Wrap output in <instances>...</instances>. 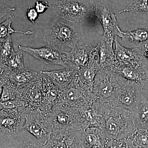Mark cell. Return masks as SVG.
<instances>
[{
  "label": "cell",
  "mask_w": 148,
  "mask_h": 148,
  "mask_svg": "<svg viewBox=\"0 0 148 148\" xmlns=\"http://www.w3.org/2000/svg\"><path fill=\"white\" fill-rule=\"evenodd\" d=\"M100 112L102 118L101 129L108 141L132 140L138 129L130 111L107 102L101 104Z\"/></svg>",
  "instance_id": "cell-1"
},
{
  "label": "cell",
  "mask_w": 148,
  "mask_h": 148,
  "mask_svg": "<svg viewBox=\"0 0 148 148\" xmlns=\"http://www.w3.org/2000/svg\"><path fill=\"white\" fill-rule=\"evenodd\" d=\"M44 34L45 41L62 49H72L84 38L81 23L71 22L59 16L53 17L47 24Z\"/></svg>",
  "instance_id": "cell-2"
},
{
  "label": "cell",
  "mask_w": 148,
  "mask_h": 148,
  "mask_svg": "<svg viewBox=\"0 0 148 148\" xmlns=\"http://www.w3.org/2000/svg\"><path fill=\"white\" fill-rule=\"evenodd\" d=\"M99 101L92 86L82 81L77 71L74 79L68 86L59 90L57 103L81 109L86 108Z\"/></svg>",
  "instance_id": "cell-3"
},
{
  "label": "cell",
  "mask_w": 148,
  "mask_h": 148,
  "mask_svg": "<svg viewBox=\"0 0 148 148\" xmlns=\"http://www.w3.org/2000/svg\"><path fill=\"white\" fill-rule=\"evenodd\" d=\"M49 5L57 16L77 24L94 15V5L88 1L60 0Z\"/></svg>",
  "instance_id": "cell-4"
},
{
  "label": "cell",
  "mask_w": 148,
  "mask_h": 148,
  "mask_svg": "<svg viewBox=\"0 0 148 148\" xmlns=\"http://www.w3.org/2000/svg\"><path fill=\"white\" fill-rule=\"evenodd\" d=\"M50 115L53 120V126L79 131H83L88 127L80 109L56 102Z\"/></svg>",
  "instance_id": "cell-5"
},
{
  "label": "cell",
  "mask_w": 148,
  "mask_h": 148,
  "mask_svg": "<svg viewBox=\"0 0 148 148\" xmlns=\"http://www.w3.org/2000/svg\"><path fill=\"white\" fill-rule=\"evenodd\" d=\"M143 88L138 83L125 79L110 102L114 106L130 111L132 114L145 98L142 92Z\"/></svg>",
  "instance_id": "cell-6"
},
{
  "label": "cell",
  "mask_w": 148,
  "mask_h": 148,
  "mask_svg": "<svg viewBox=\"0 0 148 148\" xmlns=\"http://www.w3.org/2000/svg\"><path fill=\"white\" fill-rule=\"evenodd\" d=\"M125 79L110 68L98 70L92 86L98 100L102 103L110 102Z\"/></svg>",
  "instance_id": "cell-7"
},
{
  "label": "cell",
  "mask_w": 148,
  "mask_h": 148,
  "mask_svg": "<svg viewBox=\"0 0 148 148\" xmlns=\"http://www.w3.org/2000/svg\"><path fill=\"white\" fill-rule=\"evenodd\" d=\"M24 128L45 147L50 138L53 127L50 114L45 115L39 109L25 114Z\"/></svg>",
  "instance_id": "cell-8"
},
{
  "label": "cell",
  "mask_w": 148,
  "mask_h": 148,
  "mask_svg": "<svg viewBox=\"0 0 148 148\" xmlns=\"http://www.w3.org/2000/svg\"><path fill=\"white\" fill-rule=\"evenodd\" d=\"M94 15L101 22L103 34L115 38L118 36L120 28L116 14L112 10L111 3L108 0H102L94 5Z\"/></svg>",
  "instance_id": "cell-9"
},
{
  "label": "cell",
  "mask_w": 148,
  "mask_h": 148,
  "mask_svg": "<svg viewBox=\"0 0 148 148\" xmlns=\"http://www.w3.org/2000/svg\"><path fill=\"white\" fill-rule=\"evenodd\" d=\"M26 109H0V132L9 135L18 133L24 128Z\"/></svg>",
  "instance_id": "cell-10"
},
{
  "label": "cell",
  "mask_w": 148,
  "mask_h": 148,
  "mask_svg": "<svg viewBox=\"0 0 148 148\" xmlns=\"http://www.w3.org/2000/svg\"><path fill=\"white\" fill-rule=\"evenodd\" d=\"M81 131L53 126L45 148H78Z\"/></svg>",
  "instance_id": "cell-11"
},
{
  "label": "cell",
  "mask_w": 148,
  "mask_h": 148,
  "mask_svg": "<svg viewBox=\"0 0 148 148\" xmlns=\"http://www.w3.org/2000/svg\"><path fill=\"white\" fill-rule=\"evenodd\" d=\"M18 48L45 64L64 66L66 51L49 43H47L45 46L38 48L21 45L18 46Z\"/></svg>",
  "instance_id": "cell-12"
},
{
  "label": "cell",
  "mask_w": 148,
  "mask_h": 148,
  "mask_svg": "<svg viewBox=\"0 0 148 148\" xmlns=\"http://www.w3.org/2000/svg\"><path fill=\"white\" fill-rule=\"evenodd\" d=\"M115 38L103 35L98 40V45L94 47L92 55L99 70L110 69L117 63L113 45Z\"/></svg>",
  "instance_id": "cell-13"
},
{
  "label": "cell",
  "mask_w": 148,
  "mask_h": 148,
  "mask_svg": "<svg viewBox=\"0 0 148 148\" xmlns=\"http://www.w3.org/2000/svg\"><path fill=\"white\" fill-rule=\"evenodd\" d=\"M0 148H45L37 139L23 129L14 135L0 132Z\"/></svg>",
  "instance_id": "cell-14"
},
{
  "label": "cell",
  "mask_w": 148,
  "mask_h": 148,
  "mask_svg": "<svg viewBox=\"0 0 148 148\" xmlns=\"http://www.w3.org/2000/svg\"><path fill=\"white\" fill-rule=\"evenodd\" d=\"M94 47L90 44L77 45L69 52H65L64 67L79 70L90 61Z\"/></svg>",
  "instance_id": "cell-15"
},
{
  "label": "cell",
  "mask_w": 148,
  "mask_h": 148,
  "mask_svg": "<svg viewBox=\"0 0 148 148\" xmlns=\"http://www.w3.org/2000/svg\"><path fill=\"white\" fill-rule=\"evenodd\" d=\"M114 42V53L117 64L130 66L144 64L143 61L145 57L143 50L138 48L128 49L122 46L119 42L117 36L115 38Z\"/></svg>",
  "instance_id": "cell-16"
},
{
  "label": "cell",
  "mask_w": 148,
  "mask_h": 148,
  "mask_svg": "<svg viewBox=\"0 0 148 148\" xmlns=\"http://www.w3.org/2000/svg\"><path fill=\"white\" fill-rule=\"evenodd\" d=\"M110 69L125 79L138 83L143 87L148 81L147 68L144 64L130 66L116 63Z\"/></svg>",
  "instance_id": "cell-17"
},
{
  "label": "cell",
  "mask_w": 148,
  "mask_h": 148,
  "mask_svg": "<svg viewBox=\"0 0 148 148\" xmlns=\"http://www.w3.org/2000/svg\"><path fill=\"white\" fill-rule=\"evenodd\" d=\"M118 36L130 47L138 48L145 51L148 49V30L139 29L124 32L120 29Z\"/></svg>",
  "instance_id": "cell-18"
},
{
  "label": "cell",
  "mask_w": 148,
  "mask_h": 148,
  "mask_svg": "<svg viewBox=\"0 0 148 148\" xmlns=\"http://www.w3.org/2000/svg\"><path fill=\"white\" fill-rule=\"evenodd\" d=\"M80 141L92 148H105L108 141L99 127L88 126L79 134Z\"/></svg>",
  "instance_id": "cell-19"
},
{
  "label": "cell",
  "mask_w": 148,
  "mask_h": 148,
  "mask_svg": "<svg viewBox=\"0 0 148 148\" xmlns=\"http://www.w3.org/2000/svg\"><path fill=\"white\" fill-rule=\"evenodd\" d=\"M39 72H36L25 68L16 71L4 70L1 71V77L13 82L18 87L31 83L38 77Z\"/></svg>",
  "instance_id": "cell-20"
},
{
  "label": "cell",
  "mask_w": 148,
  "mask_h": 148,
  "mask_svg": "<svg viewBox=\"0 0 148 148\" xmlns=\"http://www.w3.org/2000/svg\"><path fill=\"white\" fill-rule=\"evenodd\" d=\"M77 70L70 68L50 71H42L46 75L58 90H61L73 81Z\"/></svg>",
  "instance_id": "cell-21"
},
{
  "label": "cell",
  "mask_w": 148,
  "mask_h": 148,
  "mask_svg": "<svg viewBox=\"0 0 148 148\" xmlns=\"http://www.w3.org/2000/svg\"><path fill=\"white\" fill-rule=\"evenodd\" d=\"M132 117L138 130H148V100L146 97L132 113Z\"/></svg>",
  "instance_id": "cell-22"
},
{
  "label": "cell",
  "mask_w": 148,
  "mask_h": 148,
  "mask_svg": "<svg viewBox=\"0 0 148 148\" xmlns=\"http://www.w3.org/2000/svg\"><path fill=\"white\" fill-rule=\"evenodd\" d=\"M99 70L98 65L92 54L88 63L82 69L77 70V73L83 82L92 86L95 75Z\"/></svg>",
  "instance_id": "cell-23"
},
{
  "label": "cell",
  "mask_w": 148,
  "mask_h": 148,
  "mask_svg": "<svg viewBox=\"0 0 148 148\" xmlns=\"http://www.w3.org/2000/svg\"><path fill=\"white\" fill-rule=\"evenodd\" d=\"M0 102L15 100L17 98L18 87L15 84L1 77Z\"/></svg>",
  "instance_id": "cell-24"
},
{
  "label": "cell",
  "mask_w": 148,
  "mask_h": 148,
  "mask_svg": "<svg viewBox=\"0 0 148 148\" xmlns=\"http://www.w3.org/2000/svg\"><path fill=\"white\" fill-rule=\"evenodd\" d=\"M0 66L1 71L4 70L16 71L24 69L25 67L24 66L22 51L14 52L5 61L0 63Z\"/></svg>",
  "instance_id": "cell-25"
},
{
  "label": "cell",
  "mask_w": 148,
  "mask_h": 148,
  "mask_svg": "<svg viewBox=\"0 0 148 148\" xmlns=\"http://www.w3.org/2000/svg\"><path fill=\"white\" fill-rule=\"evenodd\" d=\"M14 19V16L9 15L5 21L3 22L0 25L1 30H0V39L1 41L5 39L10 35L12 34L13 33H20L25 35H31L34 34V31H28L24 32L21 31L14 30L12 27V23Z\"/></svg>",
  "instance_id": "cell-26"
},
{
  "label": "cell",
  "mask_w": 148,
  "mask_h": 148,
  "mask_svg": "<svg viewBox=\"0 0 148 148\" xmlns=\"http://www.w3.org/2000/svg\"><path fill=\"white\" fill-rule=\"evenodd\" d=\"M128 12L148 14V0H131L127 7L119 12L116 16L117 17L120 14Z\"/></svg>",
  "instance_id": "cell-27"
},
{
  "label": "cell",
  "mask_w": 148,
  "mask_h": 148,
  "mask_svg": "<svg viewBox=\"0 0 148 148\" xmlns=\"http://www.w3.org/2000/svg\"><path fill=\"white\" fill-rule=\"evenodd\" d=\"M1 45L0 62L2 63L15 52L14 50L11 35L1 41Z\"/></svg>",
  "instance_id": "cell-28"
},
{
  "label": "cell",
  "mask_w": 148,
  "mask_h": 148,
  "mask_svg": "<svg viewBox=\"0 0 148 148\" xmlns=\"http://www.w3.org/2000/svg\"><path fill=\"white\" fill-rule=\"evenodd\" d=\"M143 131L140 132L138 130L132 140L134 145L139 148L148 147V130Z\"/></svg>",
  "instance_id": "cell-29"
},
{
  "label": "cell",
  "mask_w": 148,
  "mask_h": 148,
  "mask_svg": "<svg viewBox=\"0 0 148 148\" xmlns=\"http://www.w3.org/2000/svg\"><path fill=\"white\" fill-rule=\"evenodd\" d=\"M24 108V103L18 98L14 100L0 103V109H15Z\"/></svg>",
  "instance_id": "cell-30"
},
{
  "label": "cell",
  "mask_w": 148,
  "mask_h": 148,
  "mask_svg": "<svg viewBox=\"0 0 148 148\" xmlns=\"http://www.w3.org/2000/svg\"><path fill=\"white\" fill-rule=\"evenodd\" d=\"M49 8V5L45 1H36L35 4V8L38 13H43Z\"/></svg>",
  "instance_id": "cell-31"
},
{
  "label": "cell",
  "mask_w": 148,
  "mask_h": 148,
  "mask_svg": "<svg viewBox=\"0 0 148 148\" xmlns=\"http://www.w3.org/2000/svg\"><path fill=\"white\" fill-rule=\"evenodd\" d=\"M38 13L35 8L29 7L27 12V17L29 21L34 23L38 17Z\"/></svg>",
  "instance_id": "cell-32"
},
{
  "label": "cell",
  "mask_w": 148,
  "mask_h": 148,
  "mask_svg": "<svg viewBox=\"0 0 148 148\" xmlns=\"http://www.w3.org/2000/svg\"><path fill=\"white\" fill-rule=\"evenodd\" d=\"M14 8H11L6 5L4 4L3 3H1V19L3 17L8 15L9 13L12 11L15 10Z\"/></svg>",
  "instance_id": "cell-33"
},
{
  "label": "cell",
  "mask_w": 148,
  "mask_h": 148,
  "mask_svg": "<svg viewBox=\"0 0 148 148\" xmlns=\"http://www.w3.org/2000/svg\"><path fill=\"white\" fill-rule=\"evenodd\" d=\"M78 148H92L90 147H88L86 145H85L82 143L80 141L79 145V146Z\"/></svg>",
  "instance_id": "cell-34"
},
{
  "label": "cell",
  "mask_w": 148,
  "mask_h": 148,
  "mask_svg": "<svg viewBox=\"0 0 148 148\" xmlns=\"http://www.w3.org/2000/svg\"><path fill=\"white\" fill-rule=\"evenodd\" d=\"M144 54L145 57L147 59L148 61V49L144 51Z\"/></svg>",
  "instance_id": "cell-35"
},
{
  "label": "cell",
  "mask_w": 148,
  "mask_h": 148,
  "mask_svg": "<svg viewBox=\"0 0 148 148\" xmlns=\"http://www.w3.org/2000/svg\"><path fill=\"white\" fill-rule=\"evenodd\" d=\"M144 148H148V147Z\"/></svg>",
  "instance_id": "cell-36"
}]
</instances>
